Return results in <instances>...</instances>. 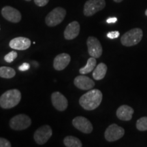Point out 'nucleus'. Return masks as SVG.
Listing matches in <instances>:
<instances>
[{
  "instance_id": "f257e3e1",
  "label": "nucleus",
  "mask_w": 147,
  "mask_h": 147,
  "mask_svg": "<svg viewBox=\"0 0 147 147\" xmlns=\"http://www.w3.org/2000/svg\"><path fill=\"white\" fill-rule=\"evenodd\" d=\"M102 97V93L100 90H90L80 97L79 104L84 110H93L100 105Z\"/></svg>"
},
{
  "instance_id": "f03ea898",
  "label": "nucleus",
  "mask_w": 147,
  "mask_h": 147,
  "mask_svg": "<svg viewBox=\"0 0 147 147\" xmlns=\"http://www.w3.org/2000/svg\"><path fill=\"white\" fill-rule=\"evenodd\" d=\"M21 100V93L18 89L8 90L0 97V106L3 109L15 107Z\"/></svg>"
},
{
  "instance_id": "7ed1b4c3",
  "label": "nucleus",
  "mask_w": 147,
  "mask_h": 147,
  "mask_svg": "<svg viewBox=\"0 0 147 147\" xmlns=\"http://www.w3.org/2000/svg\"><path fill=\"white\" fill-rule=\"evenodd\" d=\"M143 36L142 30L140 28H134L127 32L121 38V44L125 47H133L141 41Z\"/></svg>"
},
{
  "instance_id": "20e7f679",
  "label": "nucleus",
  "mask_w": 147,
  "mask_h": 147,
  "mask_svg": "<svg viewBox=\"0 0 147 147\" xmlns=\"http://www.w3.org/2000/svg\"><path fill=\"white\" fill-rule=\"evenodd\" d=\"M66 16V10L61 7H57L49 12L45 18L46 24L49 27H55L59 25Z\"/></svg>"
},
{
  "instance_id": "39448f33",
  "label": "nucleus",
  "mask_w": 147,
  "mask_h": 147,
  "mask_svg": "<svg viewBox=\"0 0 147 147\" xmlns=\"http://www.w3.org/2000/svg\"><path fill=\"white\" fill-rule=\"evenodd\" d=\"M9 125L12 129L21 131L28 128L32 125V120L30 117L25 114H20L12 117L9 122Z\"/></svg>"
},
{
  "instance_id": "423d86ee",
  "label": "nucleus",
  "mask_w": 147,
  "mask_h": 147,
  "mask_svg": "<svg viewBox=\"0 0 147 147\" xmlns=\"http://www.w3.org/2000/svg\"><path fill=\"white\" fill-rule=\"evenodd\" d=\"M105 0H88L84 3L83 13L86 16L94 15L97 12L105 8Z\"/></svg>"
},
{
  "instance_id": "0eeeda50",
  "label": "nucleus",
  "mask_w": 147,
  "mask_h": 147,
  "mask_svg": "<svg viewBox=\"0 0 147 147\" xmlns=\"http://www.w3.org/2000/svg\"><path fill=\"white\" fill-rule=\"evenodd\" d=\"M53 135L52 128L48 125L40 127L35 131L34 138L38 144H45Z\"/></svg>"
},
{
  "instance_id": "6e6552de",
  "label": "nucleus",
  "mask_w": 147,
  "mask_h": 147,
  "mask_svg": "<svg viewBox=\"0 0 147 147\" xmlns=\"http://www.w3.org/2000/svg\"><path fill=\"white\" fill-rule=\"evenodd\" d=\"M125 130L121 127L117 125V124H112L106 129L104 136L108 142H115L124 136Z\"/></svg>"
},
{
  "instance_id": "1a4fd4ad",
  "label": "nucleus",
  "mask_w": 147,
  "mask_h": 147,
  "mask_svg": "<svg viewBox=\"0 0 147 147\" xmlns=\"http://www.w3.org/2000/svg\"><path fill=\"white\" fill-rule=\"evenodd\" d=\"M88 52L90 56L95 58H100L102 55V47L97 38L89 36L87 40Z\"/></svg>"
},
{
  "instance_id": "9d476101",
  "label": "nucleus",
  "mask_w": 147,
  "mask_h": 147,
  "mask_svg": "<svg viewBox=\"0 0 147 147\" xmlns=\"http://www.w3.org/2000/svg\"><path fill=\"white\" fill-rule=\"evenodd\" d=\"M72 125L75 128L84 134H91L93 131V125L87 118L84 117H75L72 120Z\"/></svg>"
},
{
  "instance_id": "9b49d317",
  "label": "nucleus",
  "mask_w": 147,
  "mask_h": 147,
  "mask_svg": "<svg viewBox=\"0 0 147 147\" xmlns=\"http://www.w3.org/2000/svg\"><path fill=\"white\" fill-rule=\"evenodd\" d=\"M1 15L5 20L13 23H19L22 18L21 12L11 6L3 7L1 9Z\"/></svg>"
},
{
  "instance_id": "f8f14e48",
  "label": "nucleus",
  "mask_w": 147,
  "mask_h": 147,
  "mask_svg": "<svg viewBox=\"0 0 147 147\" xmlns=\"http://www.w3.org/2000/svg\"><path fill=\"white\" fill-rule=\"evenodd\" d=\"M51 101L54 107L58 111L63 112L68 106V102L67 98L59 91L54 92L51 95Z\"/></svg>"
},
{
  "instance_id": "ddd939ff",
  "label": "nucleus",
  "mask_w": 147,
  "mask_h": 147,
  "mask_svg": "<svg viewBox=\"0 0 147 147\" xmlns=\"http://www.w3.org/2000/svg\"><path fill=\"white\" fill-rule=\"evenodd\" d=\"M74 84L78 89L81 90L92 89L95 86V82L84 74L76 76L74 80Z\"/></svg>"
},
{
  "instance_id": "4468645a",
  "label": "nucleus",
  "mask_w": 147,
  "mask_h": 147,
  "mask_svg": "<svg viewBox=\"0 0 147 147\" xmlns=\"http://www.w3.org/2000/svg\"><path fill=\"white\" fill-rule=\"evenodd\" d=\"M9 47L14 50L25 51L31 47V40L25 37H17L11 40Z\"/></svg>"
},
{
  "instance_id": "2eb2a0df",
  "label": "nucleus",
  "mask_w": 147,
  "mask_h": 147,
  "mask_svg": "<svg viewBox=\"0 0 147 147\" xmlns=\"http://www.w3.org/2000/svg\"><path fill=\"white\" fill-rule=\"evenodd\" d=\"M71 57L67 53H61L57 55L53 61V67L56 70H63L69 65Z\"/></svg>"
},
{
  "instance_id": "dca6fc26",
  "label": "nucleus",
  "mask_w": 147,
  "mask_h": 147,
  "mask_svg": "<svg viewBox=\"0 0 147 147\" xmlns=\"http://www.w3.org/2000/svg\"><path fill=\"white\" fill-rule=\"evenodd\" d=\"M80 24L77 21L69 23L64 31V38L67 40H74L80 34Z\"/></svg>"
},
{
  "instance_id": "f3484780",
  "label": "nucleus",
  "mask_w": 147,
  "mask_h": 147,
  "mask_svg": "<svg viewBox=\"0 0 147 147\" xmlns=\"http://www.w3.org/2000/svg\"><path fill=\"white\" fill-rule=\"evenodd\" d=\"M134 113L133 108L127 105H122L117 110V117L121 121H129L132 119Z\"/></svg>"
},
{
  "instance_id": "a211bd4d",
  "label": "nucleus",
  "mask_w": 147,
  "mask_h": 147,
  "mask_svg": "<svg viewBox=\"0 0 147 147\" xmlns=\"http://www.w3.org/2000/svg\"><path fill=\"white\" fill-rule=\"evenodd\" d=\"M107 65L104 63H100L95 67L93 72V77L95 80H100L105 77L107 72Z\"/></svg>"
},
{
  "instance_id": "6ab92c4d",
  "label": "nucleus",
  "mask_w": 147,
  "mask_h": 147,
  "mask_svg": "<svg viewBox=\"0 0 147 147\" xmlns=\"http://www.w3.org/2000/svg\"><path fill=\"white\" fill-rule=\"evenodd\" d=\"M96 58L91 57L87 60L86 65L79 69V72H80V74H87L91 72L95 69V67H96Z\"/></svg>"
},
{
  "instance_id": "aec40b11",
  "label": "nucleus",
  "mask_w": 147,
  "mask_h": 147,
  "mask_svg": "<svg viewBox=\"0 0 147 147\" xmlns=\"http://www.w3.org/2000/svg\"><path fill=\"white\" fill-rule=\"evenodd\" d=\"M63 143L67 147H82V144L78 138L68 136L63 140Z\"/></svg>"
},
{
  "instance_id": "412c9836",
  "label": "nucleus",
  "mask_w": 147,
  "mask_h": 147,
  "mask_svg": "<svg viewBox=\"0 0 147 147\" xmlns=\"http://www.w3.org/2000/svg\"><path fill=\"white\" fill-rule=\"evenodd\" d=\"M16 71L13 68L10 67H0V77L3 78L10 79L15 76Z\"/></svg>"
},
{
  "instance_id": "4be33fe9",
  "label": "nucleus",
  "mask_w": 147,
  "mask_h": 147,
  "mask_svg": "<svg viewBox=\"0 0 147 147\" xmlns=\"http://www.w3.org/2000/svg\"><path fill=\"white\" fill-rule=\"evenodd\" d=\"M136 128L139 131H143L147 130V117H144L139 119L136 122Z\"/></svg>"
},
{
  "instance_id": "5701e85b",
  "label": "nucleus",
  "mask_w": 147,
  "mask_h": 147,
  "mask_svg": "<svg viewBox=\"0 0 147 147\" xmlns=\"http://www.w3.org/2000/svg\"><path fill=\"white\" fill-rule=\"evenodd\" d=\"M17 56V53L15 52V51H11V52L8 53V54L4 57V60L7 62V63H10L16 59Z\"/></svg>"
},
{
  "instance_id": "b1692460",
  "label": "nucleus",
  "mask_w": 147,
  "mask_h": 147,
  "mask_svg": "<svg viewBox=\"0 0 147 147\" xmlns=\"http://www.w3.org/2000/svg\"><path fill=\"white\" fill-rule=\"evenodd\" d=\"M119 35H120V33L118 31H113V32H108L107 34V37L108 38H110V39L113 40L119 38Z\"/></svg>"
},
{
  "instance_id": "393cba45",
  "label": "nucleus",
  "mask_w": 147,
  "mask_h": 147,
  "mask_svg": "<svg viewBox=\"0 0 147 147\" xmlns=\"http://www.w3.org/2000/svg\"><path fill=\"white\" fill-rule=\"evenodd\" d=\"M11 143L7 139L0 138V147H10Z\"/></svg>"
},
{
  "instance_id": "a878e982",
  "label": "nucleus",
  "mask_w": 147,
  "mask_h": 147,
  "mask_svg": "<svg viewBox=\"0 0 147 147\" xmlns=\"http://www.w3.org/2000/svg\"><path fill=\"white\" fill-rule=\"evenodd\" d=\"M49 0H34V2L39 7H43L47 5Z\"/></svg>"
},
{
  "instance_id": "bb28decb",
  "label": "nucleus",
  "mask_w": 147,
  "mask_h": 147,
  "mask_svg": "<svg viewBox=\"0 0 147 147\" xmlns=\"http://www.w3.org/2000/svg\"><path fill=\"white\" fill-rule=\"evenodd\" d=\"M30 67V65L28 63H23L18 67V69L21 71H25L28 70Z\"/></svg>"
},
{
  "instance_id": "cd10ccee",
  "label": "nucleus",
  "mask_w": 147,
  "mask_h": 147,
  "mask_svg": "<svg viewBox=\"0 0 147 147\" xmlns=\"http://www.w3.org/2000/svg\"><path fill=\"white\" fill-rule=\"evenodd\" d=\"M117 21V18L116 17H110L108 18L107 20H106V22L108 23H115Z\"/></svg>"
},
{
  "instance_id": "c85d7f7f",
  "label": "nucleus",
  "mask_w": 147,
  "mask_h": 147,
  "mask_svg": "<svg viewBox=\"0 0 147 147\" xmlns=\"http://www.w3.org/2000/svg\"><path fill=\"white\" fill-rule=\"evenodd\" d=\"M113 1H115V2H117V3H120V2H121V1H123V0H113Z\"/></svg>"
},
{
  "instance_id": "c756f323",
  "label": "nucleus",
  "mask_w": 147,
  "mask_h": 147,
  "mask_svg": "<svg viewBox=\"0 0 147 147\" xmlns=\"http://www.w3.org/2000/svg\"><path fill=\"white\" fill-rule=\"evenodd\" d=\"M145 14H146V16H147V9L146 10V11H145Z\"/></svg>"
},
{
  "instance_id": "7c9ffc66",
  "label": "nucleus",
  "mask_w": 147,
  "mask_h": 147,
  "mask_svg": "<svg viewBox=\"0 0 147 147\" xmlns=\"http://www.w3.org/2000/svg\"><path fill=\"white\" fill-rule=\"evenodd\" d=\"M25 1H30L31 0H25Z\"/></svg>"
}]
</instances>
